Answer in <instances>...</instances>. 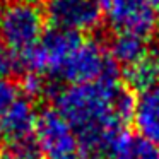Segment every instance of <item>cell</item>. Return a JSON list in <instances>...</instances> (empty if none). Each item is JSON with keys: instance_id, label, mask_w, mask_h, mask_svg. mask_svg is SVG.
<instances>
[{"instance_id": "e0dca14e", "label": "cell", "mask_w": 159, "mask_h": 159, "mask_svg": "<svg viewBox=\"0 0 159 159\" xmlns=\"http://www.w3.org/2000/svg\"><path fill=\"white\" fill-rule=\"evenodd\" d=\"M21 2H33V4H38L39 0H21Z\"/></svg>"}, {"instance_id": "5bb4252c", "label": "cell", "mask_w": 159, "mask_h": 159, "mask_svg": "<svg viewBox=\"0 0 159 159\" xmlns=\"http://www.w3.org/2000/svg\"><path fill=\"white\" fill-rule=\"evenodd\" d=\"M52 159H89V156L82 151V149H74L70 152H65V154H60L57 157H52Z\"/></svg>"}, {"instance_id": "9c48e42d", "label": "cell", "mask_w": 159, "mask_h": 159, "mask_svg": "<svg viewBox=\"0 0 159 159\" xmlns=\"http://www.w3.org/2000/svg\"><path fill=\"white\" fill-rule=\"evenodd\" d=\"M125 80H127V87L130 91H139V94L144 91L151 89V87L159 84V74L156 69L154 58L145 57L140 62L134 63L132 67H128L125 70Z\"/></svg>"}, {"instance_id": "2e32d148", "label": "cell", "mask_w": 159, "mask_h": 159, "mask_svg": "<svg viewBox=\"0 0 159 159\" xmlns=\"http://www.w3.org/2000/svg\"><path fill=\"white\" fill-rule=\"evenodd\" d=\"M152 58H154V63H156V69H157V74H159V50L152 55Z\"/></svg>"}, {"instance_id": "8fae6325", "label": "cell", "mask_w": 159, "mask_h": 159, "mask_svg": "<svg viewBox=\"0 0 159 159\" xmlns=\"http://www.w3.org/2000/svg\"><path fill=\"white\" fill-rule=\"evenodd\" d=\"M21 96L17 84L7 79H0V116L14 104V101Z\"/></svg>"}, {"instance_id": "6da1fadb", "label": "cell", "mask_w": 159, "mask_h": 159, "mask_svg": "<svg viewBox=\"0 0 159 159\" xmlns=\"http://www.w3.org/2000/svg\"><path fill=\"white\" fill-rule=\"evenodd\" d=\"M55 110L69 123L87 156L101 159L134 116L135 98L121 82H89L58 89Z\"/></svg>"}, {"instance_id": "30bf717a", "label": "cell", "mask_w": 159, "mask_h": 159, "mask_svg": "<svg viewBox=\"0 0 159 159\" xmlns=\"http://www.w3.org/2000/svg\"><path fill=\"white\" fill-rule=\"evenodd\" d=\"M2 156L7 159H46L36 135H31V137H26L17 142L7 144Z\"/></svg>"}, {"instance_id": "7c38bea8", "label": "cell", "mask_w": 159, "mask_h": 159, "mask_svg": "<svg viewBox=\"0 0 159 159\" xmlns=\"http://www.w3.org/2000/svg\"><path fill=\"white\" fill-rule=\"evenodd\" d=\"M132 159H159V145L137 137L134 140V152Z\"/></svg>"}, {"instance_id": "5b68a950", "label": "cell", "mask_w": 159, "mask_h": 159, "mask_svg": "<svg viewBox=\"0 0 159 159\" xmlns=\"http://www.w3.org/2000/svg\"><path fill=\"white\" fill-rule=\"evenodd\" d=\"M34 135L45 152L46 159L70 152L79 145L72 128L60 116V113L55 108H46L41 113H38Z\"/></svg>"}, {"instance_id": "9a60e30c", "label": "cell", "mask_w": 159, "mask_h": 159, "mask_svg": "<svg viewBox=\"0 0 159 159\" xmlns=\"http://www.w3.org/2000/svg\"><path fill=\"white\" fill-rule=\"evenodd\" d=\"M144 2L156 12V14H159V0H144Z\"/></svg>"}, {"instance_id": "7a4b0ae2", "label": "cell", "mask_w": 159, "mask_h": 159, "mask_svg": "<svg viewBox=\"0 0 159 159\" xmlns=\"http://www.w3.org/2000/svg\"><path fill=\"white\" fill-rule=\"evenodd\" d=\"M45 34V12L38 4L11 0L0 9V41L17 58L26 57Z\"/></svg>"}, {"instance_id": "8992f818", "label": "cell", "mask_w": 159, "mask_h": 159, "mask_svg": "<svg viewBox=\"0 0 159 159\" xmlns=\"http://www.w3.org/2000/svg\"><path fill=\"white\" fill-rule=\"evenodd\" d=\"M36 118L38 113L34 110L33 99L26 94H21L14 104L0 116V140L7 145L34 135Z\"/></svg>"}, {"instance_id": "ac0fdd59", "label": "cell", "mask_w": 159, "mask_h": 159, "mask_svg": "<svg viewBox=\"0 0 159 159\" xmlns=\"http://www.w3.org/2000/svg\"><path fill=\"white\" fill-rule=\"evenodd\" d=\"M0 9H2V5H0Z\"/></svg>"}, {"instance_id": "ba28073f", "label": "cell", "mask_w": 159, "mask_h": 159, "mask_svg": "<svg viewBox=\"0 0 159 159\" xmlns=\"http://www.w3.org/2000/svg\"><path fill=\"white\" fill-rule=\"evenodd\" d=\"M110 57L120 65L132 67L147 57V38L135 33H116L110 45Z\"/></svg>"}, {"instance_id": "4fadbf2b", "label": "cell", "mask_w": 159, "mask_h": 159, "mask_svg": "<svg viewBox=\"0 0 159 159\" xmlns=\"http://www.w3.org/2000/svg\"><path fill=\"white\" fill-rule=\"evenodd\" d=\"M19 63L14 53L0 41V79H7L14 72H17Z\"/></svg>"}, {"instance_id": "3957f363", "label": "cell", "mask_w": 159, "mask_h": 159, "mask_svg": "<svg viewBox=\"0 0 159 159\" xmlns=\"http://www.w3.org/2000/svg\"><path fill=\"white\" fill-rule=\"evenodd\" d=\"M104 17L116 33H135L152 36L159 26V17L144 0H99Z\"/></svg>"}, {"instance_id": "277c9868", "label": "cell", "mask_w": 159, "mask_h": 159, "mask_svg": "<svg viewBox=\"0 0 159 159\" xmlns=\"http://www.w3.org/2000/svg\"><path fill=\"white\" fill-rule=\"evenodd\" d=\"M45 12L55 28L74 33L93 31L103 17L99 0H48Z\"/></svg>"}, {"instance_id": "52a82bcc", "label": "cell", "mask_w": 159, "mask_h": 159, "mask_svg": "<svg viewBox=\"0 0 159 159\" xmlns=\"http://www.w3.org/2000/svg\"><path fill=\"white\" fill-rule=\"evenodd\" d=\"M134 123L139 135L159 145V84L135 98Z\"/></svg>"}]
</instances>
